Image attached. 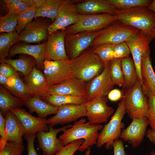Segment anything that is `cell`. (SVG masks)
<instances>
[{"label": "cell", "mask_w": 155, "mask_h": 155, "mask_svg": "<svg viewBox=\"0 0 155 155\" xmlns=\"http://www.w3.org/2000/svg\"><path fill=\"white\" fill-rule=\"evenodd\" d=\"M114 14L118 20L138 29L151 42L155 28V13L146 7H137L125 9H116Z\"/></svg>", "instance_id": "cell-1"}, {"label": "cell", "mask_w": 155, "mask_h": 155, "mask_svg": "<svg viewBox=\"0 0 155 155\" xmlns=\"http://www.w3.org/2000/svg\"><path fill=\"white\" fill-rule=\"evenodd\" d=\"M86 122V119L82 118L75 121L71 127L62 131L63 133L59 137L64 146L79 139L84 141L79 148L81 152L87 150L93 145L96 144L98 136L99 131L104 126L101 124H91Z\"/></svg>", "instance_id": "cell-2"}, {"label": "cell", "mask_w": 155, "mask_h": 155, "mask_svg": "<svg viewBox=\"0 0 155 155\" xmlns=\"http://www.w3.org/2000/svg\"><path fill=\"white\" fill-rule=\"evenodd\" d=\"M68 62L73 76L85 82L99 74L104 65L92 49L85 51L75 59H69Z\"/></svg>", "instance_id": "cell-3"}, {"label": "cell", "mask_w": 155, "mask_h": 155, "mask_svg": "<svg viewBox=\"0 0 155 155\" xmlns=\"http://www.w3.org/2000/svg\"><path fill=\"white\" fill-rule=\"evenodd\" d=\"M140 31L118 20L101 30L100 35L94 40L91 46L94 48L102 44L126 42L136 36Z\"/></svg>", "instance_id": "cell-4"}, {"label": "cell", "mask_w": 155, "mask_h": 155, "mask_svg": "<svg viewBox=\"0 0 155 155\" xmlns=\"http://www.w3.org/2000/svg\"><path fill=\"white\" fill-rule=\"evenodd\" d=\"M124 95L125 111L129 118L133 119L148 117V98L142 84L138 80L130 88L125 89Z\"/></svg>", "instance_id": "cell-5"}, {"label": "cell", "mask_w": 155, "mask_h": 155, "mask_svg": "<svg viewBox=\"0 0 155 155\" xmlns=\"http://www.w3.org/2000/svg\"><path fill=\"white\" fill-rule=\"evenodd\" d=\"M126 113L124 99L122 97L110 120L99 133L96 144L97 147L100 148L104 145L106 150L112 147L113 142L119 137L121 130L124 127L122 120Z\"/></svg>", "instance_id": "cell-6"}, {"label": "cell", "mask_w": 155, "mask_h": 155, "mask_svg": "<svg viewBox=\"0 0 155 155\" xmlns=\"http://www.w3.org/2000/svg\"><path fill=\"white\" fill-rule=\"evenodd\" d=\"M117 21V18L114 14H82L76 23L64 30L65 34H69L85 32L96 31L107 27Z\"/></svg>", "instance_id": "cell-7"}, {"label": "cell", "mask_w": 155, "mask_h": 155, "mask_svg": "<svg viewBox=\"0 0 155 155\" xmlns=\"http://www.w3.org/2000/svg\"><path fill=\"white\" fill-rule=\"evenodd\" d=\"M100 32L101 30L72 34L65 33V46L69 59H72L77 57L91 46L94 40L100 35Z\"/></svg>", "instance_id": "cell-8"}, {"label": "cell", "mask_w": 155, "mask_h": 155, "mask_svg": "<svg viewBox=\"0 0 155 155\" xmlns=\"http://www.w3.org/2000/svg\"><path fill=\"white\" fill-rule=\"evenodd\" d=\"M75 2L63 0L54 20L49 27L48 33L49 34L63 30L79 20L82 14L78 12Z\"/></svg>", "instance_id": "cell-9"}, {"label": "cell", "mask_w": 155, "mask_h": 155, "mask_svg": "<svg viewBox=\"0 0 155 155\" xmlns=\"http://www.w3.org/2000/svg\"><path fill=\"white\" fill-rule=\"evenodd\" d=\"M111 61L104 62L102 71L87 84L86 98L87 101L99 96H106L115 85L110 71Z\"/></svg>", "instance_id": "cell-10"}, {"label": "cell", "mask_w": 155, "mask_h": 155, "mask_svg": "<svg viewBox=\"0 0 155 155\" xmlns=\"http://www.w3.org/2000/svg\"><path fill=\"white\" fill-rule=\"evenodd\" d=\"M108 97L99 96L85 104L88 122L91 124L106 123L109 117L114 112L112 107L108 106Z\"/></svg>", "instance_id": "cell-11"}, {"label": "cell", "mask_w": 155, "mask_h": 155, "mask_svg": "<svg viewBox=\"0 0 155 155\" xmlns=\"http://www.w3.org/2000/svg\"><path fill=\"white\" fill-rule=\"evenodd\" d=\"M68 60L44 61L43 73L48 86L62 83L73 76Z\"/></svg>", "instance_id": "cell-12"}, {"label": "cell", "mask_w": 155, "mask_h": 155, "mask_svg": "<svg viewBox=\"0 0 155 155\" xmlns=\"http://www.w3.org/2000/svg\"><path fill=\"white\" fill-rule=\"evenodd\" d=\"M71 125H67L60 128L54 129L49 126V131H40L36 134L39 147L43 152V155H54L64 146L62 141L57 137L59 132L65 129L70 128Z\"/></svg>", "instance_id": "cell-13"}, {"label": "cell", "mask_w": 155, "mask_h": 155, "mask_svg": "<svg viewBox=\"0 0 155 155\" xmlns=\"http://www.w3.org/2000/svg\"><path fill=\"white\" fill-rule=\"evenodd\" d=\"M86 116L84 104H67L58 107L55 115L48 119L46 123L49 126L53 127L58 124H63L75 121L78 119Z\"/></svg>", "instance_id": "cell-14"}, {"label": "cell", "mask_w": 155, "mask_h": 155, "mask_svg": "<svg viewBox=\"0 0 155 155\" xmlns=\"http://www.w3.org/2000/svg\"><path fill=\"white\" fill-rule=\"evenodd\" d=\"M17 117L23 128L24 135H35L40 131H48L47 119L36 117L21 108H11L9 110Z\"/></svg>", "instance_id": "cell-15"}, {"label": "cell", "mask_w": 155, "mask_h": 155, "mask_svg": "<svg viewBox=\"0 0 155 155\" xmlns=\"http://www.w3.org/2000/svg\"><path fill=\"white\" fill-rule=\"evenodd\" d=\"M65 35L63 30L57 31L48 36L44 56V61L69 59L65 48Z\"/></svg>", "instance_id": "cell-16"}, {"label": "cell", "mask_w": 155, "mask_h": 155, "mask_svg": "<svg viewBox=\"0 0 155 155\" xmlns=\"http://www.w3.org/2000/svg\"><path fill=\"white\" fill-rule=\"evenodd\" d=\"M51 24L43 19H37L29 23L19 34L18 42L39 43L47 37L49 27Z\"/></svg>", "instance_id": "cell-17"}, {"label": "cell", "mask_w": 155, "mask_h": 155, "mask_svg": "<svg viewBox=\"0 0 155 155\" xmlns=\"http://www.w3.org/2000/svg\"><path fill=\"white\" fill-rule=\"evenodd\" d=\"M147 117L133 119L130 124L121 132L119 137L128 142L133 148L139 147L143 142L148 125Z\"/></svg>", "instance_id": "cell-18"}, {"label": "cell", "mask_w": 155, "mask_h": 155, "mask_svg": "<svg viewBox=\"0 0 155 155\" xmlns=\"http://www.w3.org/2000/svg\"><path fill=\"white\" fill-rule=\"evenodd\" d=\"M86 85L85 82L73 76L62 83L48 86L46 91L47 94L50 95L85 97Z\"/></svg>", "instance_id": "cell-19"}, {"label": "cell", "mask_w": 155, "mask_h": 155, "mask_svg": "<svg viewBox=\"0 0 155 155\" xmlns=\"http://www.w3.org/2000/svg\"><path fill=\"white\" fill-rule=\"evenodd\" d=\"M151 42L141 31L135 37L126 42L132 56V59L137 73L138 79L143 86L141 71V62L143 52L150 50L149 44Z\"/></svg>", "instance_id": "cell-20"}, {"label": "cell", "mask_w": 155, "mask_h": 155, "mask_svg": "<svg viewBox=\"0 0 155 155\" xmlns=\"http://www.w3.org/2000/svg\"><path fill=\"white\" fill-rule=\"evenodd\" d=\"M24 82L32 96H38L42 100L47 94L46 79L43 73L36 67L24 77Z\"/></svg>", "instance_id": "cell-21"}, {"label": "cell", "mask_w": 155, "mask_h": 155, "mask_svg": "<svg viewBox=\"0 0 155 155\" xmlns=\"http://www.w3.org/2000/svg\"><path fill=\"white\" fill-rule=\"evenodd\" d=\"M46 42L32 45L24 43L18 44L11 48L9 56L12 57L18 54L28 55L34 58L36 62L38 69H44V56Z\"/></svg>", "instance_id": "cell-22"}, {"label": "cell", "mask_w": 155, "mask_h": 155, "mask_svg": "<svg viewBox=\"0 0 155 155\" xmlns=\"http://www.w3.org/2000/svg\"><path fill=\"white\" fill-rule=\"evenodd\" d=\"M150 50L144 51L142 56L141 71L144 93L148 92L155 95V73L150 56Z\"/></svg>", "instance_id": "cell-23"}, {"label": "cell", "mask_w": 155, "mask_h": 155, "mask_svg": "<svg viewBox=\"0 0 155 155\" xmlns=\"http://www.w3.org/2000/svg\"><path fill=\"white\" fill-rule=\"evenodd\" d=\"M6 133V141L23 145V128L17 117L9 111L4 116Z\"/></svg>", "instance_id": "cell-24"}, {"label": "cell", "mask_w": 155, "mask_h": 155, "mask_svg": "<svg viewBox=\"0 0 155 155\" xmlns=\"http://www.w3.org/2000/svg\"><path fill=\"white\" fill-rule=\"evenodd\" d=\"M79 13L82 15L98 13L114 14L117 9L105 0H86L76 4Z\"/></svg>", "instance_id": "cell-25"}, {"label": "cell", "mask_w": 155, "mask_h": 155, "mask_svg": "<svg viewBox=\"0 0 155 155\" xmlns=\"http://www.w3.org/2000/svg\"><path fill=\"white\" fill-rule=\"evenodd\" d=\"M23 102L31 113L35 112L38 117L42 118H45L50 114H56L58 108L46 102L36 96H32Z\"/></svg>", "instance_id": "cell-26"}, {"label": "cell", "mask_w": 155, "mask_h": 155, "mask_svg": "<svg viewBox=\"0 0 155 155\" xmlns=\"http://www.w3.org/2000/svg\"><path fill=\"white\" fill-rule=\"evenodd\" d=\"M42 100L57 107L67 104H83L87 101L85 96L71 95H50L48 94Z\"/></svg>", "instance_id": "cell-27"}, {"label": "cell", "mask_w": 155, "mask_h": 155, "mask_svg": "<svg viewBox=\"0 0 155 155\" xmlns=\"http://www.w3.org/2000/svg\"><path fill=\"white\" fill-rule=\"evenodd\" d=\"M3 86L23 102L32 97L19 75L9 78L6 85Z\"/></svg>", "instance_id": "cell-28"}, {"label": "cell", "mask_w": 155, "mask_h": 155, "mask_svg": "<svg viewBox=\"0 0 155 155\" xmlns=\"http://www.w3.org/2000/svg\"><path fill=\"white\" fill-rule=\"evenodd\" d=\"M122 71L124 79V89L129 88L138 80L137 73L133 59L130 56L121 59Z\"/></svg>", "instance_id": "cell-29"}, {"label": "cell", "mask_w": 155, "mask_h": 155, "mask_svg": "<svg viewBox=\"0 0 155 155\" xmlns=\"http://www.w3.org/2000/svg\"><path fill=\"white\" fill-rule=\"evenodd\" d=\"M23 102L19 98L13 95L3 86H0V109L4 116L11 108H21Z\"/></svg>", "instance_id": "cell-30"}, {"label": "cell", "mask_w": 155, "mask_h": 155, "mask_svg": "<svg viewBox=\"0 0 155 155\" xmlns=\"http://www.w3.org/2000/svg\"><path fill=\"white\" fill-rule=\"evenodd\" d=\"M3 62L11 65L17 71L22 73L24 77L28 75L36 66V60L29 56H22L15 59H5Z\"/></svg>", "instance_id": "cell-31"}, {"label": "cell", "mask_w": 155, "mask_h": 155, "mask_svg": "<svg viewBox=\"0 0 155 155\" xmlns=\"http://www.w3.org/2000/svg\"><path fill=\"white\" fill-rule=\"evenodd\" d=\"M63 1L45 0L41 5L36 8L35 18L46 17L54 21Z\"/></svg>", "instance_id": "cell-32"}, {"label": "cell", "mask_w": 155, "mask_h": 155, "mask_svg": "<svg viewBox=\"0 0 155 155\" xmlns=\"http://www.w3.org/2000/svg\"><path fill=\"white\" fill-rule=\"evenodd\" d=\"M19 34L16 31L1 33L0 35V62L1 63L9 56L11 46L18 42Z\"/></svg>", "instance_id": "cell-33"}, {"label": "cell", "mask_w": 155, "mask_h": 155, "mask_svg": "<svg viewBox=\"0 0 155 155\" xmlns=\"http://www.w3.org/2000/svg\"><path fill=\"white\" fill-rule=\"evenodd\" d=\"M116 44H101L93 48V52L104 62L116 58Z\"/></svg>", "instance_id": "cell-34"}, {"label": "cell", "mask_w": 155, "mask_h": 155, "mask_svg": "<svg viewBox=\"0 0 155 155\" xmlns=\"http://www.w3.org/2000/svg\"><path fill=\"white\" fill-rule=\"evenodd\" d=\"M117 9H125L137 7H147L151 0H105Z\"/></svg>", "instance_id": "cell-35"}, {"label": "cell", "mask_w": 155, "mask_h": 155, "mask_svg": "<svg viewBox=\"0 0 155 155\" xmlns=\"http://www.w3.org/2000/svg\"><path fill=\"white\" fill-rule=\"evenodd\" d=\"M110 74L112 80L115 85L123 86L124 82L121 64V59L117 58L111 61Z\"/></svg>", "instance_id": "cell-36"}, {"label": "cell", "mask_w": 155, "mask_h": 155, "mask_svg": "<svg viewBox=\"0 0 155 155\" xmlns=\"http://www.w3.org/2000/svg\"><path fill=\"white\" fill-rule=\"evenodd\" d=\"M36 8L34 7H30L24 11L18 14V25L15 31L19 34L23 30L26 26L35 18Z\"/></svg>", "instance_id": "cell-37"}, {"label": "cell", "mask_w": 155, "mask_h": 155, "mask_svg": "<svg viewBox=\"0 0 155 155\" xmlns=\"http://www.w3.org/2000/svg\"><path fill=\"white\" fill-rule=\"evenodd\" d=\"M17 25L18 14L9 12L0 18V32H12L15 31Z\"/></svg>", "instance_id": "cell-38"}, {"label": "cell", "mask_w": 155, "mask_h": 155, "mask_svg": "<svg viewBox=\"0 0 155 155\" xmlns=\"http://www.w3.org/2000/svg\"><path fill=\"white\" fill-rule=\"evenodd\" d=\"M145 93L148 98V125L151 129L155 131V95L148 92Z\"/></svg>", "instance_id": "cell-39"}, {"label": "cell", "mask_w": 155, "mask_h": 155, "mask_svg": "<svg viewBox=\"0 0 155 155\" xmlns=\"http://www.w3.org/2000/svg\"><path fill=\"white\" fill-rule=\"evenodd\" d=\"M24 149L23 145L8 142L3 148L0 149V155H22Z\"/></svg>", "instance_id": "cell-40"}, {"label": "cell", "mask_w": 155, "mask_h": 155, "mask_svg": "<svg viewBox=\"0 0 155 155\" xmlns=\"http://www.w3.org/2000/svg\"><path fill=\"white\" fill-rule=\"evenodd\" d=\"M84 141L82 139L74 141L64 146L54 155H73Z\"/></svg>", "instance_id": "cell-41"}, {"label": "cell", "mask_w": 155, "mask_h": 155, "mask_svg": "<svg viewBox=\"0 0 155 155\" xmlns=\"http://www.w3.org/2000/svg\"><path fill=\"white\" fill-rule=\"evenodd\" d=\"M0 73L8 78L19 75L17 71L12 66L3 62L0 65Z\"/></svg>", "instance_id": "cell-42"}, {"label": "cell", "mask_w": 155, "mask_h": 155, "mask_svg": "<svg viewBox=\"0 0 155 155\" xmlns=\"http://www.w3.org/2000/svg\"><path fill=\"white\" fill-rule=\"evenodd\" d=\"M0 149L3 148L7 142L6 141V133L5 117L0 111Z\"/></svg>", "instance_id": "cell-43"}, {"label": "cell", "mask_w": 155, "mask_h": 155, "mask_svg": "<svg viewBox=\"0 0 155 155\" xmlns=\"http://www.w3.org/2000/svg\"><path fill=\"white\" fill-rule=\"evenodd\" d=\"M9 12L18 14L28 9L29 7L22 0L7 6Z\"/></svg>", "instance_id": "cell-44"}, {"label": "cell", "mask_w": 155, "mask_h": 155, "mask_svg": "<svg viewBox=\"0 0 155 155\" xmlns=\"http://www.w3.org/2000/svg\"><path fill=\"white\" fill-rule=\"evenodd\" d=\"M123 142L122 140L119 139L114 141L112 145L114 155H129L125 151Z\"/></svg>", "instance_id": "cell-45"}, {"label": "cell", "mask_w": 155, "mask_h": 155, "mask_svg": "<svg viewBox=\"0 0 155 155\" xmlns=\"http://www.w3.org/2000/svg\"><path fill=\"white\" fill-rule=\"evenodd\" d=\"M24 136L27 142L28 155H38L34 146V141L36 136V134L30 136L24 135Z\"/></svg>", "instance_id": "cell-46"}, {"label": "cell", "mask_w": 155, "mask_h": 155, "mask_svg": "<svg viewBox=\"0 0 155 155\" xmlns=\"http://www.w3.org/2000/svg\"><path fill=\"white\" fill-rule=\"evenodd\" d=\"M108 98L111 101H117L123 97L121 91L118 89L112 90L107 95Z\"/></svg>", "instance_id": "cell-47"}, {"label": "cell", "mask_w": 155, "mask_h": 155, "mask_svg": "<svg viewBox=\"0 0 155 155\" xmlns=\"http://www.w3.org/2000/svg\"><path fill=\"white\" fill-rule=\"evenodd\" d=\"M30 7H34L37 8L43 3L45 0H22Z\"/></svg>", "instance_id": "cell-48"}, {"label": "cell", "mask_w": 155, "mask_h": 155, "mask_svg": "<svg viewBox=\"0 0 155 155\" xmlns=\"http://www.w3.org/2000/svg\"><path fill=\"white\" fill-rule=\"evenodd\" d=\"M146 136L149 140L153 144H155V131L151 129H148L146 131Z\"/></svg>", "instance_id": "cell-49"}, {"label": "cell", "mask_w": 155, "mask_h": 155, "mask_svg": "<svg viewBox=\"0 0 155 155\" xmlns=\"http://www.w3.org/2000/svg\"><path fill=\"white\" fill-rule=\"evenodd\" d=\"M8 78L0 73V84L3 86H5L8 80Z\"/></svg>", "instance_id": "cell-50"}, {"label": "cell", "mask_w": 155, "mask_h": 155, "mask_svg": "<svg viewBox=\"0 0 155 155\" xmlns=\"http://www.w3.org/2000/svg\"><path fill=\"white\" fill-rule=\"evenodd\" d=\"M146 8L155 13V0H152V2Z\"/></svg>", "instance_id": "cell-51"}, {"label": "cell", "mask_w": 155, "mask_h": 155, "mask_svg": "<svg viewBox=\"0 0 155 155\" xmlns=\"http://www.w3.org/2000/svg\"><path fill=\"white\" fill-rule=\"evenodd\" d=\"M20 1V0H3V1L5 2V3L7 7Z\"/></svg>", "instance_id": "cell-52"}, {"label": "cell", "mask_w": 155, "mask_h": 155, "mask_svg": "<svg viewBox=\"0 0 155 155\" xmlns=\"http://www.w3.org/2000/svg\"><path fill=\"white\" fill-rule=\"evenodd\" d=\"M91 152L90 147L89 148L87 149V150L85 152V155H90Z\"/></svg>", "instance_id": "cell-53"}, {"label": "cell", "mask_w": 155, "mask_h": 155, "mask_svg": "<svg viewBox=\"0 0 155 155\" xmlns=\"http://www.w3.org/2000/svg\"><path fill=\"white\" fill-rule=\"evenodd\" d=\"M152 37L154 39V38H155V28L154 29V30L152 35Z\"/></svg>", "instance_id": "cell-54"}, {"label": "cell", "mask_w": 155, "mask_h": 155, "mask_svg": "<svg viewBox=\"0 0 155 155\" xmlns=\"http://www.w3.org/2000/svg\"><path fill=\"white\" fill-rule=\"evenodd\" d=\"M150 155H155V152L153 151H151Z\"/></svg>", "instance_id": "cell-55"}]
</instances>
